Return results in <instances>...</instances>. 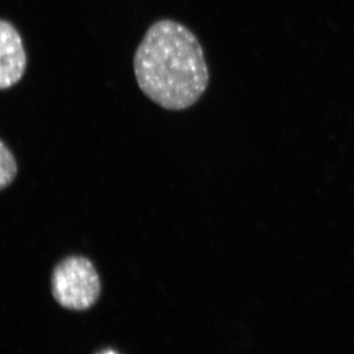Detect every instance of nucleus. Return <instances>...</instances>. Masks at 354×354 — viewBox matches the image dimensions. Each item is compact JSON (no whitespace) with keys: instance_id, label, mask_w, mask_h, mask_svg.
<instances>
[{"instance_id":"nucleus-1","label":"nucleus","mask_w":354,"mask_h":354,"mask_svg":"<svg viewBox=\"0 0 354 354\" xmlns=\"http://www.w3.org/2000/svg\"><path fill=\"white\" fill-rule=\"evenodd\" d=\"M140 90L169 111H183L199 101L209 82L202 44L186 26L171 19L153 23L134 58Z\"/></svg>"},{"instance_id":"nucleus-2","label":"nucleus","mask_w":354,"mask_h":354,"mask_svg":"<svg viewBox=\"0 0 354 354\" xmlns=\"http://www.w3.org/2000/svg\"><path fill=\"white\" fill-rule=\"evenodd\" d=\"M102 286L95 266L83 256L60 261L51 274V292L64 308L83 311L99 299Z\"/></svg>"},{"instance_id":"nucleus-3","label":"nucleus","mask_w":354,"mask_h":354,"mask_svg":"<svg viewBox=\"0 0 354 354\" xmlns=\"http://www.w3.org/2000/svg\"><path fill=\"white\" fill-rule=\"evenodd\" d=\"M28 57L22 36L9 21L0 19V91L22 80Z\"/></svg>"},{"instance_id":"nucleus-4","label":"nucleus","mask_w":354,"mask_h":354,"mask_svg":"<svg viewBox=\"0 0 354 354\" xmlns=\"http://www.w3.org/2000/svg\"><path fill=\"white\" fill-rule=\"evenodd\" d=\"M18 167L10 149L0 140V191L8 187L17 176Z\"/></svg>"},{"instance_id":"nucleus-5","label":"nucleus","mask_w":354,"mask_h":354,"mask_svg":"<svg viewBox=\"0 0 354 354\" xmlns=\"http://www.w3.org/2000/svg\"><path fill=\"white\" fill-rule=\"evenodd\" d=\"M95 354H120L118 353H116L115 351H113V349H102V351H99V353H97Z\"/></svg>"}]
</instances>
